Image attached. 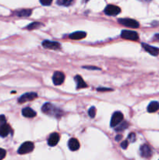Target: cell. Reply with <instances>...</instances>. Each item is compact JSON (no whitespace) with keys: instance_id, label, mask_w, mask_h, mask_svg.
Instances as JSON below:
<instances>
[{"instance_id":"obj_10","label":"cell","mask_w":159,"mask_h":160,"mask_svg":"<svg viewBox=\"0 0 159 160\" xmlns=\"http://www.w3.org/2000/svg\"><path fill=\"white\" fill-rule=\"evenodd\" d=\"M142 47L144 48L145 51H147V52H149L150 54L152 55V56H157L159 53V49L156 47L154 46H151V45H147V44H145V43H142Z\"/></svg>"},{"instance_id":"obj_32","label":"cell","mask_w":159,"mask_h":160,"mask_svg":"<svg viewBox=\"0 0 159 160\" xmlns=\"http://www.w3.org/2000/svg\"><path fill=\"white\" fill-rule=\"evenodd\" d=\"M115 139H116V140L117 141H118V140H119V139H121V136H118V137H116V138H115Z\"/></svg>"},{"instance_id":"obj_15","label":"cell","mask_w":159,"mask_h":160,"mask_svg":"<svg viewBox=\"0 0 159 160\" xmlns=\"http://www.w3.org/2000/svg\"><path fill=\"white\" fill-rule=\"evenodd\" d=\"M86 36H87V34L84 31H76L70 34V38L73 39V40H80V39L84 38Z\"/></svg>"},{"instance_id":"obj_5","label":"cell","mask_w":159,"mask_h":160,"mask_svg":"<svg viewBox=\"0 0 159 160\" xmlns=\"http://www.w3.org/2000/svg\"><path fill=\"white\" fill-rule=\"evenodd\" d=\"M121 12V9L115 5H108L104 9V13L108 16H117Z\"/></svg>"},{"instance_id":"obj_14","label":"cell","mask_w":159,"mask_h":160,"mask_svg":"<svg viewBox=\"0 0 159 160\" xmlns=\"http://www.w3.org/2000/svg\"><path fill=\"white\" fill-rule=\"evenodd\" d=\"M22 114H23V117H26V118H33L36 116V112L30 107H26L23 109Z\"/></svg>"},{"instance_id":"obj_28","label":"cell","mask_w":159,"mask_h":160,"mask_svg":"<svg viewBox=\"0 0 159 160\" xmlns=\"http://www.w3.org/2000/svg\"><path fill=\"white\" fill-rule=\"evenodd\" d=\"M127 146H128L127 141H124V142H123L121 143V147H122V148H123V149H126Z\"/></svg>"},{"instance_id":"obj_1","label":"cell","mask_w":159,"mask_h":160,"mask_svg":"<svg viewBox=\"0 0 159 160\" xmlns=\"http://www.w3.org/2000/svg\"><path fill=\"white\" fill-rule=\"evenodd\" d=\"M34 145L32 142H26L20 145L18 149V153L20 155H24L26 153H29L34 150Z\"/></svg>"},{"instance_id":"obj_21","label":"cell","mask_w":159,"mask_h":160,"mask_svg":"<svg viewBox=\"0 0 159 160\" xmlns=\"http://www.w3.org/2000/svg\"><path fill=\"white\" fill-rule=\"evenodd\" d=\"M72 2H73V0H57L58 5H60V6H70Z\"/></svg>"},{"instance_id":"obj_29","label":"cell","mask_w":159,"mask_h":160,"mask_svg":"<svg viewBox=\"0 0 159 160\" xmlns=\"http://www.w3.org/2000/svg\"><path fill=\"white\" fill-rule=\"evenodd\" d=\"M84 68L88 69V70H100L98 67H84Z\"/></svg>"},{"instance_id":"obj_17","label":"cell","mask_w":159,"mask_h":160,"mask_svg":"<svg viewBox=\"0 0 159 160\" xmlns=\"http://www.w3.org/2000/svg\"><path fill=\"white\" fill-rule=\"evenodd\" d=\"M75 81L76 83V88L80 89V88H87V85L85 82L84 81L83 78H81L80 75H76L75 77Z\"/></svg>"},{"instance_id":"obj_13","label":"cell","mask_w":159,"mask_h":160,"mask_svg":"<svg viewBox=\"0 0 159 160\" xmlns=\"http://www.w3.org/2000/svg\"><path fill=\"white\" fill-rule=\"evenodd\" d=\"M68 146L71 151H77L80 148V143L77 139L71 138L69 141Z\"/></svg>"},{"instance_id":"obj_22","label":"cell","mask_w":159,"mask_h":160,"mask_svg":"<svg viewBox=\"0 0 159 160\" xmlns=\"http://www.w3.org/2000/svg\"><path fill=\"white\" fill-rule=\"evenodd\" d=\"M88 114L89 116H90V117L94 118V117H95V115H96V108L94 107V106H92L91 108H90V109H89L88 111Z\"/></svg>"},{"instance_id":"obj_8","label":"cell","mask_w":159,"mask_h":160,"mask_svg":"<svg viewBox=\"0 0 159 160\" xmlns=\"http://www.w3.org/2000/svg\"><path fill=\"white\" fill-rule=\"evenodd\" d=\"M37 97V94L35 92H30V93H26L24 95H23L22 96H20V98H19L18 102L19 103H24L28 101H31V100L35 99Z\"/></svg>"},{"instance_id":"obj_19","label":"cell","mask_w":159,"mask_h":160,"mask_svg":"<svg viewBox=\"0 0 159 160\" xmlns=\"http://www.w3.org/2000/svg\"><path fill=\"white\" fill-rule=\"evenodd\" d=\"M31 9H21V10L16 12V15L20 17H29V16H31Z\"/></svg>"},{"instance_id":"obj_3","label":"cell","mask_w":159,"mask_h":160,"mask_svg":"<svg viewBox=\"0 0 159 160\" xmlns=\"http://www.w3.org/2000/svg\"><path fill=\"white\" fill-rule=\"evenodd\" d=\"M121 37L124 39L131 41H137L139 38L138 34L136 31H129V30H124L122 31Z\"/></svg>"},{"instance_id":"obj_11","label":"cell","mask_w":159,"mask_h":160,"mask_svg":"<svg viewBox=\"0 0 159 160\" xmlns=\"http://www.w3.org/2000/svg\"><path fill=\"white\" fill-rule=\"evenodd\" d=\"M152 152L151 148L147 145H143L140 147V155L144 158H149L151 156Z\"/></svg>"},{"instance_id":"obj_34","label":"cell","mask_w":159,"mask_h":160,"mask_svg":"<svg viewBox=\"0 0 159 160\" xmlns=\"http://www.w3.org/2000/svg\"><path fill=\"white\" fill-rule=\"evenodd\" d=\"M84 1H85V2H87V1H88V0H84Z\"/></svg>"},{"instance_id":"obj_7","label":"cell","mask_w":159,"mask_h":160,"mask_svg":"<svg viewBox=\"0 0 159 160\" xmlns=\"http://www.w3.org/2000/svg\"><path fill=\"white\" fill-rule=\"evenodd\" d=\"M64 80H65V75H64L62 72H55L52 77V81L55 85H60V84H62L64 82Z\"/></svg>"},{"instance_id":"obj_4","label":"cell","mask_w":159,"mask_h":160,"mask_svg":"<svg viewBox=\"0 0 159 160\" xmlns=\"http://www.w3.org/2000/svg\"><path fill=\"white\" fill-rule=\"evenodd\" d=\"M41 110L44 113L48 115H57V112L59 109H56L55 106H53L51 103H45L41 108Z\"/></svg>"},{"instance_id":"obj_6","label":"cell","mask_w":159,"mask_h":160,"mask_svg":"<svg viewBox=\"0 0 159 160\" xmlns=\"http://www.w3.org/2000/svg\"><path fill=\"white\" fill-rule=\"evenodd\" d=\"M123 120V114L121 112H115L112 117V120H111V123H110L111 127L114 128V127L120 124Z\"/></svg>"},{"instance_id":"obj_27","label":"cell","mask_w":159,"mask_h":160,"mask_svg":"<svg viewBox=\"0 0 159 160\" xmlns=\"http://www.w3.org/2000/svg\"><path fill=\"white\" fill-rule=\"evenodd\" d=\"M128 139H129V142H133L134 141H135V139H136L135 134H133V133H131V134H129V138H128Z\"/></svg>"},{"instance_id":"obj_24","label":"cell","mask_w":159,"mask_h":160,"mask_svg":"<svg viewBox=\"0 0 159 160\" xmlns=\"http://www.w3.org/2000/svg\"><path fill=\"white\" fill-rule=\"evenodd\" d=\"M52 1L53 0H40V2L43 6H49L52 2Z\"/></svg>"},{"instance_id":"obj_33","label":"cell","mask_w":159,"mask_h":160,"mask_svg":"<svg viewBox=\"0 0 159 160\" xmlns=\"http://www.w3.org/2000/svg\"><path fill=\"white\" fill-rule=\"evenodd\" d=\"M147 1H148V2H150V1H151V0H147Z\"/></svg>"},{"instance_id":"obj_16","label":"cell","mask_w":159,"mask_h":160,"mask_svg":"<svg viewBox=\"0 0 159 160\" xmlns=\"http://www.w3.org/2000/svg\"><path fill=\"white\" fill-rule=\"evenodd\" d=\"M11 128L8 124L5 123V124L0 126V136L2 138H5L10 133Z\"/></svg>"},{"instance_id":"obj_31","label":"cell","mask_w":159,"mask_h":160,"mask_svg":"<svg viewBox=\"0 0 159 160\" xmlns=\"http://www.w3.org/2000/svg\"><path fill=\"white\" fill-rule=\"evenodd\" d=\"M110 91L111 89L109 88H98V91Z\"/></svg>"},{"instance_id":"obj_18","label":"cell","mask_w":159,"mask_h":160,"mask_svg":"<svg viewBox=\"0 0 159 160\" xmlns=\"http://www.w3.org/2000/svg\"><path fill=\"white\" fill-rule=\"evenodd\" d=\"M159 109V102H151L147 106V111L149 112H155Z\"/></svg>"},{"instance_id":"obj_25","label":"cell","mask_w":159,"mask_h":160,"mask_svg":"<svg viewBox=\"0 0 159 160\" xmlns=\"http://www.w3.org/2000/svg\"><path fill=\"white\" fill-rule=\"evenodd\" d=\"M6 150L2 149V148H0V160L4 159L6 157Z\"/></svg>"},{"instance_id":"obj_12","label":"cell","mask_w":159,"mask_h":160,"mask_svg":"<svg viewBox=\"0 0 159 160\" xmlns=\"http://www.w3.org/2000/svg\"><path fill=\"white\" fill-rule=\"evenodd\" d=\"M59 141V135L58 133H52L49 136V138L48 139V144L50 146H55L58 144Z\"/></svg>"},{"instance_id":"obj_20","label":"cell","mask_w":159,"mask_h":160,"mask_svg":"<svg viewBox=\"0 0 159 160\" xmlns=\"http://www.w3.org/2000/svg\"><path fill=\"white\" fill-rule=\"evenodd\" d=\"M41 26H42L41 23H38V22H34V23L28 25V26L26 27V28H27L28 30H34V29H37V28H40Z\"/></svg>"},{"instance_id":"obj_26","label":"cell","mask_w":159,"mask_h":160,"mask_svg":"<svg viewBox=\"0 0 159 160\" xmlns=\"http://www.w3.org/2000/svg\"><path fill=\"white\" fill-rule=\"evenodd\" d=\"M6 117H5V116L0 115V126L5 124V123H6Z\"/></svg>"},{"instance_id":"obj_30","label":"cell","mask_w":159,"mask_h":160,"mask_svg":"<svg viewBox=\"0 0 159 160\" xmlns=\"http://www.w3.org/2000/svg\"><path fill=\"white\" fill-rule=\"evenodd\" d=\"M154 39H155V40H157V41H158V42H159V34H155V35H154Z\"/></svg>"},{"instance_id":"obj_2","label":"cell","mask_w":159,"mask_h":160,"mask_svg":"<svg viewBox=\"0 0 159 160\" xmlns=\"http://www.w3.org/2000/svg\"><path fill=\"white\" fill-rule=\"evenodd\" d=\"M118 23H121L122 25L125 27H127V28H139L140 24H139L138 22L135 20H132V19L129 18H124V19H118Z\"/></svg>"},{"instance_id":"obj_23","label":"cell","mask_w":159,"mask_h":160,"mask_svg":"<svg viewBox=\"0 0 159 160\" xmlns=\"http://www.w3.org/2000/svg\"><path fill=\"white\" fill-rule=\"evenodd\" d=\"M127 127H128V124L126 123V122H125V123H122L121 125H120L119 127H118V128H117L116 131H123V130L126 129V128H127Z\"/></svg>"},{"instance_id":"obj_9","label":"cell","mask_w":159,"mask_h":160,"mask_svg":"<svg viewBox=\"0 0 159 160\" xmlns=\"http://www.w3.org/2000/svg\"><path fill=\"white\" fill-rule=\"evenodd\" d=\"M42 45L44 48H48V49H54L57 50L61 48V45L57 42H51V41H44L42 42Z\"/></svg>"}]
</instances>
